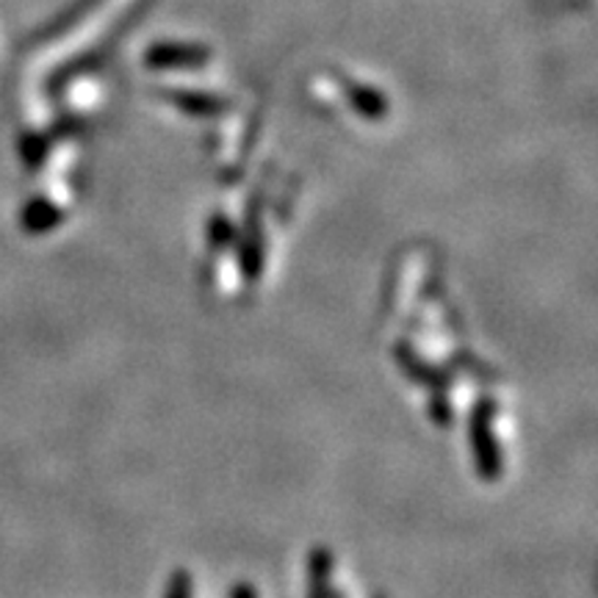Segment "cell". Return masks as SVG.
Wrapping results in <instances>:
<instances>
[{
  "label": "cell",
  "mask_w": 598,
  "mask_h": 598,
  "mask_svg": "<svg viewBox=\"0 0 598 598\" xmlns=\"http://www.w3.org/2000/svg\"><path fill=\"white\" fill-rule=\"evenodd\" d=\"M494 413L496 405L490 399H483L471 413V443H474L476 471L490 483L501 476V449L494 432Z\"/></svg>",
  "instance_id": "obj_1"
},
{
  "label": "cell",
  "mask_w": 598,
  "mask_h": 598,
  "mask_svg": "<svg viewBox=\"0 0 598 598\" xmlns=\"http://www.w3.org/2000/svg\"><path fill=\"white\" fill-rule=\"evenodd\" d=\"M58 222H61V211L53 208V205L45 203V200H36V203H31L23 214V227L29 233H34V236L36 233L53 230Z\"/></svg>",
  "instance_id": "obj_2"
},
{
  "label": "cell",
  "mask_w": 598,
  "mask_h": 598,
  "mask_svg": "<svg viewBox=\"0 0 598 598\" xmlns=\"http://www.w3.org/2000/svg\"><path fill=\"white\" fill-rule=\"evenodd\" d=\"M311 598H330V587H327V582H330L332 574V557L327 549H316L314 554H311Z\"/></svg>",
  "instance_id": "obj_3"
},
{
  "label": "cell",
  "mask_w": 598,
  "mask_h": 598,
  "mask_svg": "<svg viewBox=\"0 0 598 598\" xmlns=\"http://www.w3.org/2000/svg\"><path fill=\"white\" fill-rule=\"evenodd\" d=\"M163 598H192V576H189V571H174L169 576L167 596Z\"/></svg>",
  "instance_id": "obj_4"
},
{
  "label": "cell",
  "mask_w": 598,
  "mask_h": 598,
  "mask_svg": "<svg viewBox=\"0 0 598 598\" xmlns=\"http://www.w3.org/2000/svg\"><path fill=\"white\" fill-rule=\"evenodd\" d=\"M230 225H227V219H214V225H211V245H214V250H219V247H227V241H230Z\"/></svg>",
  "instance_id": "obj_5"
},
{
  "label": "cell",
  "mask_w": 598,
  "mask_h": 598,
  "mask_svg": "<svg viewBox=\"0 0 598 598\" xmlns=\"http://www.w3.org/2000/svg\"><path fill=\"white\" fill-rule=\"evenodd\" d=\"M230 598H258V593L256 587L247 585V582H238V585L230 590Z\"/></svg>",
  "instance_id": "obj_6"
},
{
  "label": "cell",
  "mask_w": 598,
  "mask_h": 598,
  "mask_svg": "<svg viewBox=\"0 0 598 598\" xmlns=\"http://www.w3.org/2000/svg\"><path fill=\"white\" fill-rule=\"evenodd\" d=\"M330 598H341V596H338V593H332V596Z\"/></svg>",
  "instance_id": "obj_7"
},
{
  "label": "cell",
  "mask_w": 598,
  "mask_h": 598,
  "mask_svg": "<svg viewBox=\"0 0 598 598\" xmlns=\"http://www.w3.org/2000/svg\"><path fill=\"white\" fill-rule=\"evenodd\" d=\"M380 598H383V596H380Z\"/></svg>",
  "instance_id": "obj_8"
}]
</instances>
